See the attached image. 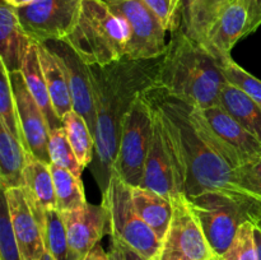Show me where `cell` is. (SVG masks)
<instances>
[{"instance_id": "37", "label": "cell", "mask_w": 261, "mask_h": 260, "mask_svg": "<svg viewBox=\"0 0 261 260\" xmlns=\"http://www.w3.org/2000/svg\"><path fill=\"white\" fill-rule=\"evenodd\" d=\"M110 260H127L124 250H122L121 242L119 239L111 236V249H110Z\"/></svg>"}, {"instance_id": "22", "label": "cell", "mask_w": 261, "mask_h": 260, "mask_svg": "<svg viewBox=\"0 0 261 260\" xmlns=\"http://www.w3.org/2000/svg\"><path fill=\"white\" fill-rule=\"evenodd\" d=\"M38 56L53 106L58 116L63 120V117L73 110V99L65 71L60 59L45 43H38Z\"/></svg>"}, {"instance_id": "43", "label": "cell", "mask_w": 261, "mask_h": 260, "mask_svg": "<svg viewBox=\"0 0 261 260\" xmlns=\"http://www.w3.org/2000/svg\"><path fill=\"white\" fill-rule=\"evenodd\" d=\"M257 5H259V19L261 24V0H257Z\"/></svg>"}, {"instance_id": "25", "label": "cell", "mask_w": 261, "mask_h": 260, "mask_svg": "<svg viewBox=\"0 0 261 260\" xmlns=\"http://www.w3.org/2000/svg\"><path fill=\"white\" fill-rule=\"evenodd\" d=\"M56 194V209L60 213L71 212L87 204L83 183L70 171L50 165Z\"/></svg>"}, {"instance_id": "26", "label": "cell", "mask_w": 261, "mask_h": 260, "mask_svg": "<svg viewBox=\"0 0 261 260\" xmlns=\"http://www.w3.org/2000/svg\"><path fill=\"white\" fill-rule=\"evenodd\" d=\"M64 129L74 153L83 167L92 163L94 157V137L82 115L71 110L63 117Z\"/></svg>"}, {"instance_id": "35", "label": "cell", "mask_w": 261, "mask_h": 260, "mask_svg": "<svg viewBox=\"0 0 261 260\" xmlns=\"http://www.w3.org/2000/svg\"><path fill=\"white\" fill-rule=\"evenodd\" d=\"M148 8L162 20L167 31L171 27V18H172L173 0H143Z\"/></svg>"}, {"instance_id": "40", "label": "cell", "mask_w": 261, "mask_h": 260, "mask_svg": "<svg viewBox=\"0 0 261 260\" xmlns=\"http://www.w3.org/2000/svg\"><path fill=\"white\" fill-rule=\"evenodd\" d=\"M255 240L257 247V260H261V227L256 222H255Z\"/></svg>"}, {"instance_id": "19", "label": "cell", "mask_w": 261, "mask_h": 260, "mask_svg": "<svg viewBox=\"0 0 261 260\" xmlns=\"http://www.w3.org/2000/svg\"><path fill=\"white\" fill-rule=\"evenodd\" d=\"M33 43L23 30L15 8L2 0L0 4V61L9 73L22 69L28 47Z\"/></svg>"}, {"instance_id": "9", "label": "cell", "mask_w": 261, "mask_h": 260, "mask_svg": "<svg viewBox=\"0 0 261 260\" xmlns=\"http://www.w3.org/2000/svg\"><path fill=\"white\" fill-rule=\"evenodd\" d=\"M109 5L129 23L130 40L125 58L150 60L165 55L168 45L166 43L167 28L143 0H116Z\"/></svg>"}, {"instance_id": "5", "label": "cell", "mask_w": 261, "mask_h": 260, "mask_svg": "<svg viewBox=\"0 0 261 260\" xmlns=\"http://www.w3.org/2000/svg\"><path fill=\"white\" fill-rule=\"evenodd\" d=\"M189 201L217 256L227 251L242 223L261 219L260 206L237 194L206 191Z\"/></svg>"}, {"instance_id": "11", "label": "cell", "mask_w": 261, "mask_h": 260, "mask_svg": "<svg viewBox=\"0 0 261 260\" xmlns=\"http://www.w3.org/2000/svg\"><path fill=\"white\" fill-rule=\"evenodd\" d=\"M260 25L257 0H232L221 13L206 36L204 47L219 61L232 59L231 53L241 38Z\"/></svg>"}, {"instance_id": "41", "label": "cell", "mask_w": 261, "mask_h": 260, "mask_svg": "<svg viewBox=\"0 0 261 260\" xmlns=\"http://www.w3.org/2000/svg\"><path fill=\"white\" fill-rule=\"evenodd\" d=\"M5 3H8L9 5L14 8H20V7H24V5L31 4V3H35L37 0H4Z\"/></svg>"}, {"instance_id": "39", "label": "cell", "mask_w": 261, "mask_h": 260, "mask_svg": "<svg viewBox=\"0 0 261 260\" xmlns=\"http://www.w3.org/2000/svg\"><path fill=\"white\" fill-rule=\"evenodd\" d=\"M121 242V246H122V250H124L125 255H126V259L127 260H148L147 257H144L143 255H140L139 252L135 251L134 249H132L130 246H127L126 244H124L122 241Z\"/></svg>"}, {"instance_id": "44", "label": "cell", "mask_w": 261, "mask_h": 260, "mask_svg": "<svg viewBox=\"0 0 261 260\" xmlns=\"http://www.w3.org/2000/svg\"><path fill=\"white\" fill-rule=\"evenodd\" d=\"M212 260H223V259H222L221 256H217V255H214V256L212 257Z\"/></svg>"}, {"instance_id": "12", "label": "cell", "mask_w": 261, "mask_h": 260, "mask_svg": "<svg viewBox=\"0 0 261 260\" xmlns=\"http://www.w3.org/2000/svg\"><path fill=\"white\" fill-rule=\"evenodd\" d=\"M9 75L17 106L20 142L30 154L47 165H51L48 154L50 129L45 115L31 94L22 71H12Z\"/></svg>"}, {"instance_id": "42", "label": "cell", "mask_w": 261, "mask_h": 260, "mask_svg": "<svg viewBox=\"0 0 261 260\" xmlns=\"http://www.w3.org/2000/svg\"><path fill=\"white\" fill-rule=\"evenodd\" d=\"M41 260H55V257H54L53 255H51L50 252H48L47 250H46V252H45V254H43V256L41 257Z\"/></svg>"}, {"instance_id": "4", "label": "cell", "mask_w": 261, "mask_h": 260, "mask_svg": "<svg viewBox=\"0 0 261 260\" xmlns=\"http://www.w3.org/2000/svg\"><path fill=\"white\" fill-rule=\"evenodd\" d=\"M130 40L129 23L102 0H83L75 25L65 37L88 65H109L122 60Z\"/></svg>"}, {"instance_id": "18", "label": "cell", "mask_w": 261, "mask_h": 260, "mask_svg": "<svg viewBox=\"0 0 261 260\" xmlns=\"http://www.w3.org/2000/svg\"><path fill=\"white\" fill-rule=\"evenodd\" d=\"M22 188L36 218L45 231V212L56 209L55 185L50 165L28 153Z\"/></svg>"}, {"instance_id": "45", "label": "cell", "mask_w": 261, "mask_h": 260, "mask_svg": "<svg viewBox=\"0 0 261 260\" xmlns=\"http://www.w3.org/2000/svg\"><path fill=\"white\" fill-rule=\"evenodd\" d=\"M102 2H105V3H107V4H110V3H112V2H116V0H102Z\"/></svg>"}, {"instance_id": "28", "label": "cell", "mask_w": 261, "mask_h": 260, "mask_svg": "<svg viewBox=\"0 0 261 260\" xmlns=\"http://www.w3.org/2000/svg\"><path fill=\"white\" fill-rule=\"evenodd\" d=\"M45 245L46 250L55 260H76L68 242L65 224L58 209L45 212Z\"/></svg>"}, {"instance_id": "8", "label": "cell", "mask_w": 261, "mask_h": 260, "mask_svg": "<svg viewBox=\"0 0 261 260\" xmlns=\"http://www.w3.org/2000/svg\"><path fill=\"white\" fill-rule=\"evenodd\" d=\"M154 110L144 93L135 99L126 114L114 165L116 173L129 186H142L145 161L153 135Z\"/></svg>"}, {"instance_id": "24", "label": "cell", "mask_w": 261, "mask_h": 260, "mask_svg": "<svg viewBox=\"0 0 261 260\" xmlns=\"http://www.w3.org/2000/svg\"><path fill=\"white\" fill-rule=\"evenodd\" d=\"M218 106L261 142V107L251 97L226 81L222 87Z\"/></svg>"}, {"instance_id": "29", "label": "cell", "mask_w": 261, "mask_h": 260, "mask_svg": "<svg viewBox=\"0 0 261 260\" xmlns=\"http://www.w3.org/2000/svg\"><path fill=\"white\" fill-rule=\"evenodd\" d=\"M48 154L53 165L63 167L70 171L76 177H81L84 167L78 161V157L74 153L68 137H66L65 129L60 127L54 132H50V139H48Z\"/></svg>"}, {"instance_id": "30", "label": "cell", "mask_w": 261, "mask_h": 260, "mask_svg": "<svg viewBox=\"0 0 261 260\" xmlns=\"http://www.w3.org/2000/svg\"><path fill=\"white\" fill-rule=\"evenodd\" d=\"M0 124L4 125L15 138L20 140L19 125H18L17 106L9 71L0 61Z\"/></svg>"}, {"instance_id": "14", "label": "cell", "mask_w": 261, "mask_h": 260, "mask_svg": "<svg viewBox=\"0 0 261 260\" xmlns=\"http://www.w3.org/2000/svg\"><path fill=\"white\" fill-rule=\"evenodd\" d=\"M173 213L162 245L182 252L191 260H212L214 252L185 194L172 199Z\"/></svg>"}, {"instance_id": "20", "label": "cell", "mask_w": 261, "mask_h": 260, "mask_svg": "<svg viewBox=\"0 0 261 260\" xmlns=\"http://www.w3.org/2000/svg\"><path fill=\"white\" fill-rule=\"evenodd\" d=\"M20 71H22L23 78H24L31 94L40 106L41 111L45 115L50 132L63 127L64 122L54 109L47 84L45 81V75H43L42 68H41L40 56H38V43L33 42L28 47Z\"/></svg>"}, {"instance_id": "17", "label": "cell", "mask_w": 261, "mask_h": 260, "mask_svg": "<svg viewBox=\"0 0 261 260\" xmlns=\"http://www.w3.org/2000/svg\"><path fill=\"white\" fill-rule=\"evenodd\" d=\"M22 260H41L46 252L43 227L36 218L23 188L3 190Z\"/></svg>"}, {"instance_id": "33", "label": "cell", "mask_w": 261, "mask_h": 260, "mask_svg": "<svg viewBox=\"0 0 261 260\" xmlns=\"http://www.w3.org/2000/svg\"><path fill=\"white\" fill-rule=\"evenodd\" d=\"M222 71L228 83L239 87L241 91L249 97H251L255 102L261 107V81L249 71L245 70L242 66L234 63L233 59H228L221 63Z\"/></svg>"}, {"instance_id": "13", "label": "cell", "mask_w": 261, "mask_h": 260, "mask_svg": "<svg viewBox=\"0 0 261 260\" xmlns=\"http://www.w3.org/2000/svg\"><path fill=\"white\" fill-rule=\"evenodd\" d=\"M201 114L213 137L234 168L261 157L260 140L221 106L201 110Z\"/></svg>"}, {"instance_id": "3", "label": "cell", "mask_w": 261, "mask_h": 260, "mask_svg": "<svg viewBox=\"0 0 261 260\" xmlns=\"http://www.w3.org/2000/svg\"><path fill=\"white\" fill-rule=\"evenodd\" d=\"M226 78L221 61L181 30L171 32L154 86L199 110L218 106Z\"/></svg>"}, {"instance_id": "32", "label": "cell", "mask_w": 261, "mask_h": 260, "mask_svg": "<svg viewBox=\"0 0 261 260\" xmlns=\"http://www.w3.org/2000/svg\"><path fill=\"white\" fill-rule=\"evenodd\" d=\"M221 257L223 260H257L255 222L247 221L240 226L233 241Z\"/></svg>"}, {"instance_id": "2", "label": "cell", "mask_w": 261, "mask_h": 260, "mask_svg": "<svg viewBox=\"0 0 261 260\" xmlns=\"http://www.w3.org/2000/svg\"><path fill=\"white\" fill-rule=\"evenodd\" d=\"M144 96L161 112L180 145L186 171V198L206 191L241 195L234 184L236 168L212 134L201 110L165 93L154 84Z\"/></svg>"}, {"instance_id": "6", "label": "cell", "mask_w": 261, "mask_h": 260, "mask_svg": "<svg viewBox=\"0 0 261 260\" xmlns=\"http://www.w3.org/2000/svg\"><path fill=\"white\" fill-rule=\"evenodd\" d=\"M153 110V135L142 186L172 200L176 195L185 193V163L172 129L154 106Z\"/></svg>"}, {"instance_id": "46", "label": "cell", "mask_w": 261, "mask_h": 260, "mask_svg": "<svg viewBox=\"0 0 261 260\" xmlns=\"http://www.w3.org/2000/svg\"><path fill=\"white\" fill-rule=\"evenodd\" d=\"M256 223H259L260 227H261V219H259V221H256Z\"/></svg>"}, {"instance_id": "38", "label": "cell", "mask_w": 261, "mask_h": 260, "mask_svg": "<svg viewBox=\"0 0 261 260\" xmlns=\"http://www.w3.org/2000/svg\"><path fill=\"white\" fill-rule=\"evenodd\" d=\"M81 260H110L109 252L105 251L99 244H97L91 251L87 252Z\"/></svg>"}, {"instance_id": "10", "label": "cell", "mask_w": 261, "mask_h": 260, "mask_svg": "<svg viewBox=\"0 0 261 260\" xmlns=\"http://www.w3.org/2000/svg\"><path fill=\"white\" fill-rule=\"evenodd\" d=\"M83 0H37L15 8L19 22L36 43L64 41L78 19Z\"/></svg>"}, {"instance_id": "1", "label": "cell", "mask_w": 261, "mask_h": 260, "mask_svg": "<svg viewBox=\"0 0 261 260\" xmlns=\"http://www.w3.org/2000/svg\"><path fill=\"white\" fill-rule=\"evenodd\" d=\"M162 58H124L109 65H89L96 98L97 125L92 173L102 194L114 173L122 125L135 99L155 83Z\"/></svg>"}, {"instance_id": "31", "label": "cell", "mask_w": 261, "mask_h": 260, "mask_svg": "<svg viewBox=\"0 0 261 260\" xmlns=\"http://www.w3.org/2000/svg\"><path fill=\"white\" fill-rule=\"evenodd\" d=\"M234 184L245 199L261 208V157L236 168Z\"/></svg>"}, {"instance_id": "15", "label": "cell", "mask_w": 261, "mask_h": 260, "mask_svg": "<svg viewBox=\"0 0 261 260\" xmlns=\"http://www.w3.org/2000/svg\"><path fill=\"white\" fill-rule=\"evenodd\" d=\"M46 46L60 59L73 99V110L84 117L92 134H96V98L92 84L91 68L64 41H50Z\"/></svg>"}, {"instance_id": "23", "label": "cell", "mask_w": 261, "mask_h": 260, "mask_svg": "<svg viewBox=\"0 0 261 260\" xmlns=\"http://www.w3.org/2000/svg\"><path fill=\"white\" fill-rule=\"evenodd\" d=\"M28 152L18 138L0 124V183L2 190L22 188Z\"/></svg>"}, {"instance_id": "36", "label": "cell", "mask_w": 261, "mask_h": 260, "mask_svg": "<svg viewBox=\"0 0 261 260\" xmlns=\"http://www.w3.org/2000/svg\"><path fill=\"white\" fill-rule=\"evenodd\" d=\"M154 260H191V259H189L186 255H184L182 252L177 251V250L171 249V247H167L165 246V245H162L160 254L157 255V257H155Z\"/></svg>"}, {"instance_id": "7", "label": "cell", "mask_w": 261, "mask_h": 260, "mask_svg": "<svg viewBox=\"0 0 261 260\" xmlns=\"http://www.w3.org/2000/svg\"><path fill=\"white\" fill-rule=\"evenodd\" d=\"M102 203L110 216V236L116 237L148 260L160 254L162 241L138 214L132 198V186L112 173L107 190L102 194Z\"/></svg>"}, {"instance_id": "16", "label": "cell", "mask_w": 261, "mask_h": 260, "mask_svg": "<svg viewBox=\"0 0 261 260\" xmlns=\"http://www.w3.org/2000/svg\"><path fill=\"white\" fill-rule=\"evenodd\" d=\"M68 242L76 260L91 251L105 235H110V216L103 203L84 204L78 209L61 213Z\"/></svg>"}, {"instance_id": "27", "label": "cell", "mask_w": 261, "mask_h": 260, "mask_svg": "<svg viewBox=\"0 0 261 260\" xmlns=\"http://www.w3.org/2000/svg\"><path fill=\"white\" fill-rule=\"evenodd\" d=\"M231 2L232 0H198L190 23L182 32L193 41L204 46L212 25Z\"/></svg>"}, {"instance_id": "34", "label": "cell", "mask_w": 261, "mask_h": 260, "mask_svg": "<svg viewBox=\"0 0 261 260\" xmlns=\"http://www.w3.org/2000/svg\"><path fill=\"white\" fill-rule=\"evenodd\" d=\"M0 260H22L10 221L7 198L3 190L0 206Z\"/></svg>"}, {"instance_id": "21", "label": "cell", "mask_w": 261, "mask_h": 260, "mask_svg": "<svg viewBox=\"0 0 261 260\" xmlns=\"http://www.w3.org/2000/svg\"><path fill=\"white\" fill-rule=\"evenodd\" d=\"M132 198L138 214L163 242L172 219V200L143 186H132Z\"/></svg>"}]
</instances>
